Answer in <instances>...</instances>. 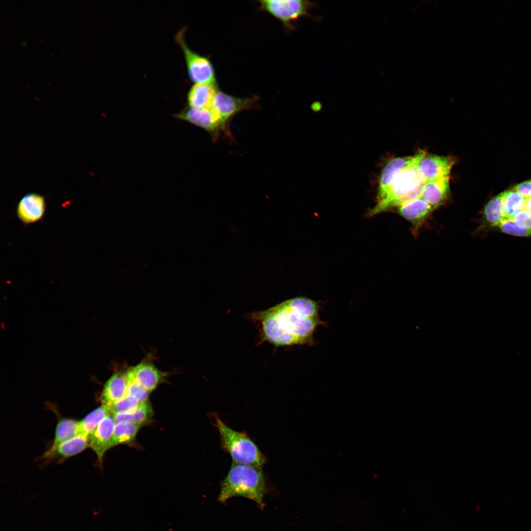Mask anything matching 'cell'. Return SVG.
<instances>
[{
  "label": "cell",
  "mask_w": 531,
  "mask_h": 531,
  "mask_svg": "<svg viewBox=\"0 0 531 531\" xmlns=\"http://www.w3.org/2000/svg\"><path fill=\"white\" fill-rule=\"evenodd\" d=\"M319 305L304 297L284 301L256 315L264 338L276 346L310 344L316 328L322 322Z\"/></svg>",
  "instance_id": "6da1fadb"
},
{
  "label": "cell",
  "mask_w": 531,
  "mask_h": 531,
  "mask_svg": "<svg viewBox=\"0 0 531 531\" xmlns=\"http://www.w3.org/2000/svg\"><path fill=\"white\" fill-rule=\"evenodd\" d=\"M267 489L262 467L232 463L221 482L218 501L225 503L232 497L240 496L254 501L263 509Z\"/></svg>",
  "instance_id": "7a4b0ae2"
},
{
  "label": "cell",
  "mask_w": 531,
  "mask_h": 531,
  "mask_svg": "<svg viewBox=\"0 0 531 531\" xmlns=\"http://www.w3.org/2000/svg\"><path fill=\"white\" fill-rule=\"evenodd\" d=\"M426 154L425 151L420 150L415 154L413 161L396 176L386 195L377 201L369 211L370 216L397 207L420 197L426 180L419 170L418 164Z\"/></svg>",
  "instance_id": "3957f363"
},
{
  "label": "cell",
  "mask_w": 531,
  "mask_h": 531,
  "mask_svg": "<svg viewBox=\"0 0 531 531\" xmlns=\"http://www.w3.org/2000/svg\"><path fill=\"white\" fill-rule=\"evenodd\" d=\"M214 417L221 448L230 454L232 463L263 467L267 459L250 437L243 432L229 427L217 414Z\"/></svg>",
  "instance_id": "277c9868"
},
{
  "label": "cell",
  "mask_w": 531,
  "mask_h": 531,
  "mask_svg": "<svg viewBox=\"0 0 531 531\" xmlns=\"http://www.w3.org/2000/svg\"><path fill=\"white\" fill-rule=\"evenodd\" d=\"M182 28L176 35V40L184 54L189 79L196 84H217L213 66L210 60L191 50L187 45Z\"/></svg>",
  "instance_id": "5b68a950"
},
{
  "label": "cell",
  "mask_w": 531,
  "mask_h": 531,
  "mask_svg": "<svg viewBox=\"0 0 531 531\" xmlns=\"http://www.w3.org/2000/svg\"><path fill=\"white\" fill-rule=\"evenodd\" d=\"M261 8L280 21L289 29L294 28L293 22L308 15L315 3L304 0H263Z\"/></svg>",
  "instance_id": "8992f818"
},
{
  "label": "cell",
  "mask_w": 531,
  "mask_h": 531,
  "mask_svg": "<svg viewBox=\"0 0 531 531\" xmlns=\"http://www.w3.org/2000/svg\"><path fill=\"white\" fill-rule=\"evenodd\" d=\"M259 99L256 96L239 98L218 90L216 93L211 109L218 117L224 128L230 132L229 123L239 113L256 108Z\"/></svg>",
  "instance_id": "52a82bcc"
},
{
  "label": "cell",
  "mask_w": 531,
  "mask_h": 531,
  "mask_svg": "<svg viewBox=\"0 0 531 531\" xmlns=\"http://www.w3.org/2000/svg\"><path fill=\"white\" fill-rule=\"evenodd\" d=\"M176 117L190 122L206 131L213 141H217L222 133L230 139L232 134L223 126L218 117L211 109L188 107L177 114Z\"/></svg>",
  "instance_id": "ba28073f"
},
{
  "label": "cell",
  "mask_w": 531,
  "mask_h": 531,
  "mask_svg": "<svg viewBox=\"0 0 531 531\" xmlns=\"http://www.w3.org/2000/svg\"><path fill=\"white\" fill-rule=\"evenodd\" d=\"M116 421L112 414H107L99 423L97 428L89 437V447L97 456L98 466L102 468L104 455L110 449L113 431Z\"/></svg>",
  "instance_id": "9c48e42d"
},
{
  "label": "cell",
  "mask_w": 531,
  "mask_h": 531,
  "mask_svg": "<svg viewBox=\"0 0 531 531\" xmlns=\"http://www.w3.org/2000/svg\"><path fill=\"white\" fill-rule=\"evenodd\" d=\"M396 208L397 212L411 224L413 233L415 236L434 210L421 197Z\"/></svg>",
  "instance_id": "30bf717a"
},
{
  "label": "cell",
  "mask_w": 531,
  "mask_h": 531,
  "mask_svg": "<svg viewBox=\"0 0 531 531\" xmlns=\"http://www.w3.org/2000/svg\"><path fill=\"white\" fill-rule=\"evenodd\" d=\"M455 160L451 156L426 154L419 162V170L426 181L449 177Z\"/></svg>",
  "instance_id": "8fae6325"
},
{
  "label": "cell",
  "mask_w": 531,
  "mask_h": 531,
  "mask_svg": "<svg viewBox=\"0 0 531 531\" xmlns=\"http://www.w3.org/2000/svg\"><path fill=\"white\" fill-rule=\"evenodd\" d=\"M88 447V438L77 435L53 448H48L41 458L47 463L53 461L59 462L82 452Z\"/></svg>",
  "instance_id": "7c38bea8"
},
{
  "label": "cell",
  "mask_w": 531,
  "mask_h": 531,
  "mask_svg": "<svg viewBox=\"0 0 531 531\" xmlns=\"http://www.w3.org/2000/svg\"><path fill=\"white\" fill-rule=\"evenodd\" d=\"M126 372L134 382L150 393L163 381L166 375L153 364L147 361L130 367Z\"/></svg>",
  "instance_id": "4fadbf2b"
},
{
  "label": "cell",
  "mask_w": 531,
  "mask_h": 531,
  "mask_svg": "<svg viewBox=\"0 0 531 531\" xmlns=\"http://www.w3.org/2000/svg\"><path fill=\"white\" fill-rule=\"evenodd\" d=\"M45 206V200L43 196L30 193L20 200L17 207V214L19 219L25 224L34 223L42 218Z\"/></svg>",
  "instance_id": "5bb4252c"
},
{
  "label": "cell",
  "mask_w": 531,
  "mask_h": 531,
  "mask_svg": "<svg viewBox=\"0 0 531 531\" xmlns=\"http://www.w3.org/2000/svg\"><path fill=\"white\" fill-rule=\"evenodd\" d=\"M450 177L426 181L420 197L434 209L443 205L450 193Z\"/></svg>",
  "instance_id": "9a60e30c"
},
{
  "label": "cell",
  "mask_w": 531,
  "mask_h": 531,
  "mask_svg": "<svg viewBox=\"0 0 531 531\" xmlns=\"http://www.w3.org/2000/svg\"><path fill=\"white\" fill-rule=\"evenodd\" d=\"M128 382L125 372L113 374L105 383L100 396L102 405L109 406L124 397Z\"/></svg>",
  "instance_id": "2e32d148"
},
{
  "label": "cell",
  "mask_w": 531,
  "mask_h": 531,
  "mask_svg": "<svg viewBox=\"0 0 531 531\" xmlns=\"http://www.w3.org/2000/svg\"><path fill=\"white\" fill-rule=\"evenodd\" d=\"M415 154L391 159L385 165L381 174L378 191L377 201L383 198L387 192L396 176L406 166L411 163Z\"/></svg>",
  "instance_id": "e0dca14e"
},
{
  "label": "cell",
  "mask_w": 531,
  "mask_h": 531,
  "mask_svg": "<svg viewBox=\"0 0 531 531\" xmlns=\"http://www.w3.org/2000/svg\"><path fill=\"white\" fill-rule=\"evenodd\" d=\"M217 91V84H196L188 92V105L190 107L200 109L210 108Z\"/></svg>",
  "instance_id": "ac0fdd59"
},
{
  "label": "cell",
  "mask_w": 531,
  "mask_h": 531,
  "mask_svg": "<svg viewBox=\"0 0 531 531\" xmlns=\"http://www.w3.org/2000/svg\"><path fill=\"white\" fill-rule=\"evenodd\" d=\"M503 192L493 197L484 206L480 228H497L504 220L502 209Z\"/></svg>",
  "instance_id": "d6986e66"
},
{
  "label": "cell",
  "mask_w": 531,
  "mask_h": 531,
  "mask_svg": "<svg viewBox=\"0 0 531 531\" xmlns=\"http://www.w3.org/2000/svg\"><path fill=\"white\" fill-rule=\"evenodd\" d=\"M142 425L127 422H116L114 427L110 448L119 444H129L133 442Z\"/></svg>",
  "instance_id": "ffe728a7"
},
{
  "label": "cell",
  "mask_w": 531,
  "mask_h": 531,
  "mask_svg": "<svg viewBox=\"0 0 531 531\" xmlns=\"http://www.w3.org/2000/svg\"><path fill=\"white\" fill-rule=\"evenodd\" d=\"M109 413H110L109 409L104 405L92 410L83 419L79 420L78 435L89 438L100 421Z\"/></svg>",
  "instance_id": "44dd1931"
},
{
  "label": "cell",
  "mask_w": 531,
  "mask_h": 531,
  "mask_svg": "<svg viewBox=\"0 0 531 531\" xmlns=\"http://www.w3.org/2000/svg\"><path fill=\"white\" fill-rule=\"evenodd\" d=\"M79 420L67 417H59L55 436L49 448H53L62 442L78 435Z\"/></svg>",
  "instance_id": "7402d4cb"
},
{
  "label": "cell",
  "mask_w": 531,
  "mask_h": 531,
  "mask_svg": "<svg viewBox=\"0 0 531 531\" xmlns=\"http://www.w3.org/2000/svg\"><path fill=\"white\" fill-rule=\"evenodd\" d=\"M153 412L149 401L140 404L137 409L129 413H118L112 414L116 422H127L144 425L149 421Z\"/></svg>",
  "instance_id": "603a6c76"
},
{
  "label": "cell",
  "mask_w": 531,
  "mask_h": 531,
  "mask_svg": "<svg viewBox=\"0 0 531 531\" xmlns=\"http://www.w3.org/2000/svg\"><path fill=\"white\" fill-rule=\"evenodd\" d=\"M503 192L502 209L505 219H512L519 211L524 209L526 198L514 188Z\"/></svg>",
  "instance_id": "cb8c5ba5"
},
{
  "label": "cell",
  "mask_w": 531,
  "mask_h": 531,
  "mask_svg": "<svg viewBox=\"0 0 531 531\" xmlns=\"http://www.w3.org/2000/svg\"><path fill=\"white\" fill-rule=\"evenodd\" d=\"M140 403L135 397L126 394L117 402L107 406L112 414L129 413L135 411Z\"/></svg>",
  "instance_id": "d4e9b609"
},
{
  "label": "cell",
  "mask_w": 531,
  "mask_h": 531,
  "mask_svg": "<svg viewBox=\"0 0 531 531\" xmlns=\"http://www.w3.org/2000/svg\"><path fill=\"white\" fill-rule=\"evenodd\" d=\"M503 233L513 236L531 237V230L521 227L512 219H504L497 228Z\"/></svg>",
  "instance_id": "484cf974"
},
{
  "label": "cell",
  "mask_w": 531,
  "mask_h": 531,
  "mask_svg": "<svg viewBox=\"0 0 531 531\" xmlns=\"http://www.w3.org/2000/svg\"><path fill=\"white\" fill-rule=\"evenodd\" d=\"M126 374L128 382L126 394L135 397L140 403L148 401L150 392L134 382L126 371Z\"/></svg>",
  "instance_id": "4316f807"
},
{
  "label": "cell",
  "mask_w": 531,
  "mask_h": 531,
  "mask_svg": "<svg viewBox=\"0 0 531 531\" xmlns=\"http://www.w3.org/2000/svg\"><path fill=\"white\" fill-rule=\"evenodd\" d=\"M511 219L519 226L531 230V214L527 210L519 211Z\"/></svg>",
  "instance_id": "83f0119b"
},
{
  "label": "cell",
  "mask_w": 531,
  "mask_h": 531,
  "mask_svg": "<svg viewBox=\"0 0 531 531\" xmlns=\"http://www.w3.org/2000/svg\"><path fill=\"white\" fill-rule=\"evenodd\" d=\"M513 188L526 198L531 197V178L516 184Z\"/></svg>",
  "instance_id": "f1b7e54d"
},
{
  "label": "cell",
  "mask_w": 531,
  "mask_h": 531,
  "mask_svg": "<svg viewBox=\"0 0 531 531\" xmlns=\"http://www.w3.org/2000/svg\"><path fill=\"white\" fill-rule=\"evenodd\" d=\"M524 209L531 214V197L526 198Z\"/></svg>",
  "instance_id": "f546056e"
}]
</instances>
